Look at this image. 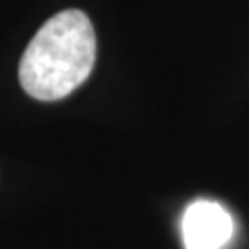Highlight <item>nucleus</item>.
Here are the masks:
<instances>
[{
  "label": "nucleus",
  "instance_id": "1",
  "mask_svg": "<svg viewBox=\"0 0 249 249\" xmlns=\"http://www.w3.org/2000/svg\"><path fill=\"white\" fill-rule=\"evenodd\" d=\"M96 65V31L83 11H60L37 29L19 62L27 96L42 102L67 98Z\"/></svg>",
  "mask_w": 249,
  "mask_h": 249
},
{
  "label": "nucleus",
  "instance_id": "2",
  "mask_svg": "<svg viewBox=\"0 0 249 249\" xmlns=\"http://www.w3.org/2000/svg\"><path fill=\"white\" fill-rule=\"evenodd\" d=\"M181 229L187 249H222L231 241L235 224L224 206L199 199L185 210Z\"/></svg>",
  "mask_w": 249,
  "mask_h": 249
}]
</instances>
